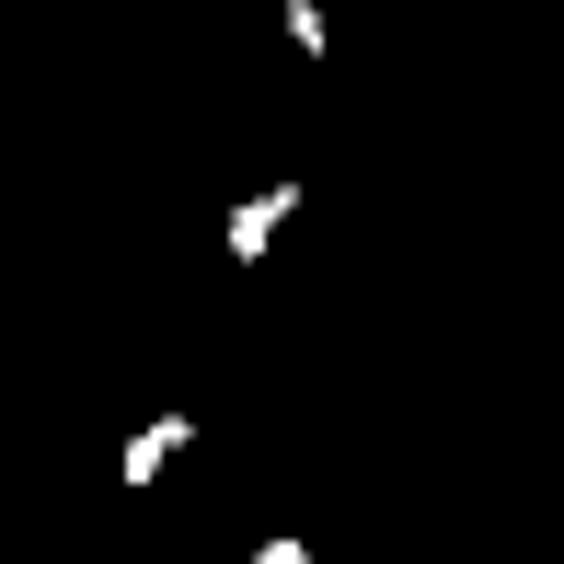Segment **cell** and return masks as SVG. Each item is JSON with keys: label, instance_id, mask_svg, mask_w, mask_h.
<instances>
[{"label": "cell", "instance_id": "obj_3", "mask_svg": "<svg viewBox=\"0 0 564 564\" xmlns=\"http://www.w3.org/2000/svg\"><path fill=\"white\" fill-rule=\"evenodd\" d=\"M276 12H289V46H300V58H323V46H335V35H323V0H276Z\"/></svg>", "mask_w": 564, "mask_h": 564}, {"label": "cell", "instance_id": "obj_4", "mask_svg": "<svg viewBox=\"0 0 564 564\" xmlns=\"http://www.w3.org/2000/svg\"><path fill=\"white\" fill-rule=\"evenodd\" d=\"M253 564H323L312 542H265V553H253Z\"/></svg>", "mask_w": 564, "mask_h": 564}, {"label": "cell", "instance_id": "obj_1", "mask_svg": "<svg viewBox=\"0 0 564 564\" xmlns=\"http://www.w3.org/2000/svg\"><path fill=\"white\" fill-rule=\"evenodd\" d=\"M300 196H312V185H265V196H242V208H230V265H265V242L300 219Z\"/></svg>", "mask_w": 564, "mask_h": 564}, {"label": "cell", "instance_id": "obj_2", "mask_svg": "<svg viewBox=\"0 0 564 564\" xmlns=\"http://www.w3.org/2000/svg\"><path fill=\"white\" fill-rule=\"evenodd\" d=\"M185 438H196V415H150L139 438H127V460H116V473H127V496H139V484H162V460L185 449Z\"/></svg>", "mask_w": 564, "mask_h": 564}, {"label": "cell", "instance_id": "obj_5", "mask_svg": "<svg viewBox=\"0 0 564 564\" xmlns=\"http://www.w3.org/2000/svg\"><path fill=\"white\" fill-rule=\"evenodd\" d=\"M553 403H564V392H553Z\"/></svg>", "mask_w": 564, "mask_h": 564}]
</instances>
